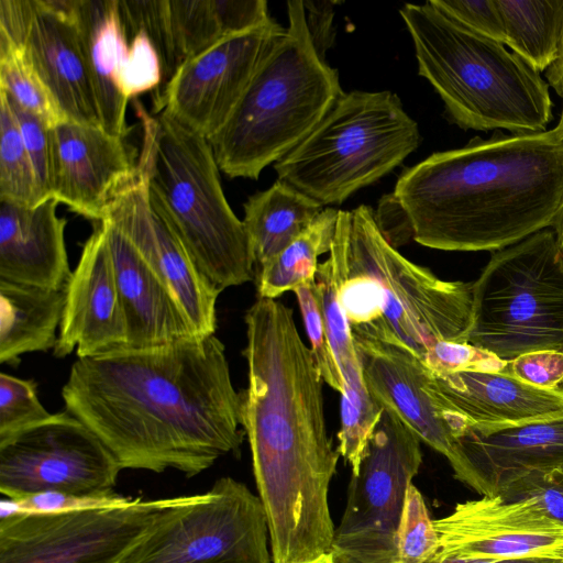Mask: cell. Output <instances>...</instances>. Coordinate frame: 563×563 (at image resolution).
Here are the masks:
<instances>
[{"mask_svg":"<svg viewBox=\"0 0 563 563\" xmlns=\"http://www.w3.org/2000/svg\"><path fill=\"white\" fill-rule=\"evenodd\" d=\"M166 503L0 519V563H123Z\"/></svg>","mask_w":563,"mask_h":563,"instance_id":"obj_13","label":"cell"},{"mask_svg":"<svg viewBox=\"0 0 563 563\" xmlns=\"http://www.w3.org/2000/svg\"><path fill=\"white\" fill-rule=\"evenodd\" d=\"M429 3L465 29L505 45V30L495 0H431Z\"/></svg>","mask_w":563,"mask_h":563,"instance_id":"obj_42","label":"cell"},{"mask_svg":"<svg viewBox=\"0 0 563 563\" xmlns=\"http://www.w3.org/2000/svg\"><path fill=\"white\" fill-rule=\"evenodd\" d=\"M467 343L504 362L563 351V253L552 228L492 255L472 284Z\"/></svg>","mask_w":563,"mask_h":563,"instance_id":"obj_9","label":"cell"},{"mask_svg":"<svg viewBox=\"0 0 563 563\" xmlns=\"http://www.w3.org/2000/svg\"><path fill=\"white\" fill-rule=\"evenodd\" d=\"M449 462L454 477L483 496L529 473L563 468V418L493 430L470 427Z\"/></svg>","mask_w":563,"mask_h":563,"instance_id":"obj_22","label":"cell"},{"mask_svg":"<svg viewBox=\"0 0 563 563\" xmlns=\"http://www.w3.org/2000/svg\"><path fill=\"white\" fill-rule=\"evenodd\" d=\"M338 214V209L324 208L308 229L255 272L258 298L276 299L313 284L318 257L332 247Z\"/></svg>","mask_w":563,"mask_h":563,"instance_id":"obj_31","label":"cell"},{"mask_svg":"<svg viewBox=\"0 0 563 563\" xmlns=\"http://www.w3.org/2000/svg\"><path fill=\"white\" fill-rule=\"evenodd\" d=\"M126 344V321L113 261L103 225L95 222L66 287L54 355L63 358L76 350L78 358H84Z\"/></svg>","mask_w":563,"mask_h":563,"instance_id":"obj_20","label":"cell"},{"mask_svg":"<svg viewBox=\"0 0 563 563\" xmlns=\"http://www.w3.org/2000/svg\"><path fill=\"white\" fill-rule=\"evenodd\" d=\"M261 498L225 476L206 493L167 498L123 563H273Z\"/></svg>","mask_w":563,"mask_h":563,"instance_id":"obj_10","label":"cell"},{"mask_svg":"<svg viewBox=\"0 0 563 563\" xmlns=\"http://www.w3.org/2000/svg\"><path fill=\"white\" fill-rule=\"evenodd\" d=\"M308 563H334L332 556L330 553H327V554H323L322 556L311 561V562H308Z\"/></svg>","mask_w":563,"mask_h":563,"instance_id":"obj_48","label":"cell"},{"mask_svg":"<svg viewBox=\"0 0 563 563\" xmlns=\"http://www.w3.org/2000/svg\"><path fill=\"white\" fill-rule=\"evenodd\" d=\"M563 563V562H562Z\"/></svg>","mask_w":563,"mask_h":563,"instance_id":"obj_50","label":"cell"},{"mask_svg":"<svg viewBox=\"0 0 563 563\" xmlns=\"http://www.w3.org/2000/svg\"><path fill=\"white\" fill-rule=\"evenodd\" d=\"M496 495L506 499L531 500L563 525V468L529 473L506 485Z\"/></svg>","mask_w":563,"mask_h":563,"instance_id":"obj_41","label":"cell"},{"mask_svg":"<svg viewBox=\"0 0 563 563\" xmlns=\"http://www.w3.org/2000/svg\"><path fill=\"white\" fill-rule=\"evenodd\" d=\"M134 104L143 132L137 167L152 203L221 292L254 280L249 238L224 196L208 140L164 111L150 114Z\"/></svg>","mask_w":563,"mask_h":563,"instance_id":"obj_6","label":"cell"},{"mask_svg":"<svg viewBox=\"0 0 563 563\" xmlns=\"http://www.w3.org/2000/svg\"><path fill=\"white\" fill-rule=\"evenodd\" d=\"M433 520L421 493L412 484L407 490L397 531V562L428 563L439 552Z\"/></svg>","mask_w":563,"mask_h":563,"instance_id":"obj_35","label":"cell"},{"mask_svg":"<svg viewBox=\"0 0 563 563\" xmlns=\"http://www.w3.org/2000/svg\"><path fill=\"white\" fill-rule=\"evenodd\" d=\"M62 397L122 470L192 477L238 452L245 435L241 395L214 334L78 358Z\"/></svg>","mask_w":563,"mask_h":563,"instance_id":"obj_1","label":"cell"},{"mask_svg":"<svg viewBox=\"0 0 563 563\" xmlns=\"http://www.w3.org/2000/svg\"><path fill=\"white\" fill-rule=\"evenodd\" d=\"M65 299L66 289L0 279V363L16 364L24 353L54 349Z\"/></svg>","mask_w":563,"mask_h":563,"instance_id":"obj_27","label":"cell"},{"mask_svg":"<svg viewBox=\"0 0 563 563\" xmlns=\"http://www.w3.org/2000/svg\"><path fill=\"white\" fill-rule=\"evenodd\" d=\"M286 29L272 19L230 35L187 60L155 91L153 113L164 111L209 140L229 119Z\"/></svg>","mask_w":563,"mask_h":563,"instance_id":"obj_14","label":"cell"},{"mask_svg":"<svg viewBox=\"0 0 563 563\" xmlns=\"http://www.w3.org/2000/svg\"><path fill=\"white\" fill-rule=\"evenodd\" d=\"M422 363L434 375L464 371L501 372L507 362L467 342L438 341L426 353Z\"/></svg>","mask_w":563,"mask_h":563,"instance_id":"obj_40","label":"cell"},{"mask_svg":"<svg viewBox=\"0 0 563 563\" xmlns=\"http://www.w3.org/2000/svg\"><path fill=\"white\" fill-rule=\"evenodd\" d=\"M563 205V139L475 136L404 170L375 212L396 247L409 238L443 251H499L551 228Z\"/></svg>","mask_w":563,"mask_h":563,"instance_id":"obj_3","label":"cell"},{"mask_svg":"<svg viewBox=\"0 0 563 563\" xmlns=\"http://www.w3.org/2000/svg\"><path fill=\"white\" fill-rule=\"evenodd\" d=\"M0 90L49 126L65 120L20 49L1 43Z\"/></svg>","mask_w":563,"mask_h":563,"instance_id":"obj_34","label":"cell"},{"mask_svg":"<svg viewBox=\"0 0 563 563\" xmlns=\"http://www.w3.org/2000/svg\"><path fill=\"white\" fill-rule=\"evenodd\" d=\"M285 35L264 58L223 126L208 140L221 172L257 179L301 143L344 92L316 52L302 1L287 2Z\"/></svg>","mask_w":563,"mask_h":563,"instance_id":"obj_7","label":"cell"},{"mask_svg":"<svg viewBox=\"0 0 563 563\" xmlns=\"http://www.w3.org/2000/svg\"><path fill=\"white\" fill-rule=\"evenodd\" d=\"M413 42L418 73L434 88L446 118L463 130L547 131L549 85L503 43L454 22L429 1L399 10Z\"/></svg>","mask_w":563,"mask_h":563,"instance_id":"obj_5","label":"cell"},{"mask_svg":"<svg viewBox=\"0 0 563 563\" xmlns=\"http://www.w3.org/2000/svg\"><path fill=\"white\" fill-rule=\"evenodd\" d=\"M353 339L373 399L450 461L456 439L468 424L434 395L429 368L404 347L354 335Z\"/></svg>","mask_w":563,"mask_h":563,"instance_id":"obj_19","label":"cell"},{"mask_svg":"<svg viewBox=\"0 0 563 563\" xmlns=\"http://www.w3.org/2000/svg\"><path fill=\"white\" fill-rule=\"evenodd\" d=\"M555 233L559 246L563 253V205L559 210L555 220L551 227Z\"/></svg>","mask_w":563,"mask_h":563,"instance_id":"obj_47","label":"cell"},{"mask_svg":"<svg viewBox=\"0 0 563 563\" xmlns=\"http://www.w3.org/2000/svg\"><path fill=\"white\" fill-rule=\"evenodd\" d=\"M548 85L563 98V32L556 60L545 70Z\"/></svg>","mask_w":563,"mask_h":563,"instance_id":"obj_46","label":"cell"},{"mask_svg":"<svg viewBox=\"0 0 563 563\" xmlns=\"http://www.w3.org/2000/svg\"><path fill=\"white\" fill-rule=\"evenodd\" d=\"M312 285L295 290L310 341L309 349L323 382L342 395L345 383L332 353Z\"/></svg>","mask_w":563,"mask_h":563,"instance_id":"obj_38","label":"cell"},{"mask_svg":"<svg viewBox=\"0 0 563 563\" xmlns=\"http://www.w3.org/2000/svg\"><path fill=\"white\" fill-rule=\"evenodd\" d=\"M344 274V252L335 233L329 257L319 263L313 290L321 310L328 340L343 376L342 397L358 399L369 396L350 324L339 302V287Z\"/></svg>","mask_w":563,"mask_h":563,"instance_id":"obj_30","label":"cell"},{"mask_svg":"<svg viewBox=\"0 0 563 563\" xmlns=\"http://www.w3.org/2000/svg\"><path fill=\"white\" fill-rule=\"evenodd\" d=\"M420 141L418 123L396 93L353 90L274 168L279 180L323 207L341 205L399 166Z\"/></svg>","mask_w":563,"mask_h":563,"instance_id":"obj_8","label":"cell"},{"mask_svg":"<svg viewBox=\"0 0 563 563\" xmlns=\"http://www.w3.org/2000/svg\"><path fill=\"white\" fill-rule=\"evenodd\" d=\"M0 93L7 99L18 123L24 145L32 161L43 199H51L52 126L41 118L23 109L4 91L0 90Z\"/></svg>","mask_w":563,"mask_h":563,"instance_id":"obj_39","label":"cell"},{"mask_svg":"<svg viewBox=\"0 0 563 563\" xmlns=\"http://www.w3.org/2000/svg\"><path fill=\"white\" fill-rule=\"evenodd\" d=\"M505 45L537 71L558 58L563 32V0H495Z\"/></svg>","mask_w":563,"mask_h":563,"instance_id":"obj_29","label":"cell"},{"mask_svg":"<svg viewBox=\"0 0 563 563\" xmlns=\"http://www.w3.org/2000/svg\"><path fill=\"white\" fill-rule=\"evenodd\" d=\"M51 136V198L93 223L103 221L112 201L139 179L124 137L68 120L53 125Z\"/></svg>","mask_w":563,"mask_h":563,"instance_id":"obj_17","label":"cell"},{"mask_svg":"<svg viewBox=\"0 0 563 563\" xmlns=\"http://www.w3.org/2000/svg\"><path fill=\"white\" fill-rule=\"evenodd\" d=\"M51 198L35 206L0 200V279L66 289L71 277L65 228Z\"/></svg>","mask_w":563,"mask_h":563,"instance_id":"obj_24","label":"cell"},{"mask_svg":"<svg viewBox=\"0 0 563 563\" xmlns=\"http://www.w3.org/2000/svg\"><path fill=\"white\" fill-rule=\"evenodd\" d=\"M420 439L384 408L353 475L329 553L334 563H398L406 494L422 462Z\"/></svg>","mask_w":563,"mask_h":563,"instance_id":"obj_11","label":"cell"},{"mask_svg":"<svg viewBox=\"0 0 563 563\" xmlns=\"http://www.w3.org/2000/svg\"><path fill=\"white\" fill-rule=\"evenodd\" d=\"M504 372L539 388H556L563 383V351H537L507 362Z\"/></svg>","mask_w":563,"mask_h":563,"instance_id":"obj_43","label":"cell"},{"mask_svg":"<svg viewBox=\"0 0 563 563\" xmlns=\"http://www.w3.org/2000/svg\"><path fill=\"white\" fill-rule=\"evenodd\" d=\"M243 224L255 272L298 238L324 207L285 181L277 180L244 203Z\"/></svg>","mask_w":563,"mask_h":563,"instance_id":"obj_28","label":"cell"},{"mask_svg":"<svg viewBox=\"0 0 563 563\" xmlns=\"http://www.w3.org/2000/svg\"><path fill=\"white\" fill-rule=\"evenodd\" d=\"M430 386L468 428L493 430L563 418V386L534 387L504 371L432 374Z\"/></svg>","mask_w":563,"mask_h":563,"instance_id":"obj_23","label":"cell"},{"mask_svg":"<svg viewBox=\"0 0 563 563\" xmlns=\"http://www.w3.org/2000/svg\"><path fill=\"white\" fill-rule=\"evenodd\" d=\"M244 321L241 424L267 516L272 561L308 563L329 553L335 532L328 494L340 454L327 430L324 382L290 308L257 298Z\"/></svg>","mask_w":563,"mask_h":563,"instance_id":"obj_2","label":"cell"},{"mask_svg":"<svg viewBox=\"0 0 563 563\" xmlns=\"http://www.w3.org/2000/svg\"><path fill=\"white\" fill-rule=\"evenodd\" d=\"M0 200L26 206L45 201L7 99L0 93Z\"/></svg>","mask_w":563,"mask_h":563,"instance_id":"obj_32","label":"cell"},{"mask_svg":"<svg viewBox=\"0 0 563 563\" xmlns=\"http://www.w3.org/2000/svg\"><path fill=\"white\" fill-rule=\"evenodd\" d=\"M33 379L0 374V439L30 428L48 417Z\"/></svg>","mask_w":563,"mask_h":563,"instance_id":"obj_37","label":"cell"},{"mask_svg":"<svg viewBox=\"0 0 563 563\" xmlns=\"http://www.w3.org/2000/svg\"><path fill=\"white\" fill-rule=\"evenodd\" d=\"M156 47L162 88L187 60L221 40L265 24V0H124ZM158 88V89H159Z\"/></svg>","mask_w":563,"mask_h":563,"instance_id":"obj_21","label":"cell"},{"mask_svg":"<svg viewBox=\"0 0 563 563\" xmlns=\"http://www.w3.org/2000/svg\"><path fill=\"white\" fill-rule=\"evenodd\" d=\"M335 233L344 252L339 302L354 336L421 361L438 341L467 342L472 284L443 280L402 256L368 206L339 210Z\"/></svg>","mask_w":563,"mask_h":563,"instance_id":"obj_4","label":"cell"},{"mask_svg":"<svg viewBox=\"0 0 563 563\" xmlns=\"http://www.w3.org/2000/svg\"><path fill=\"white\" fill-rule=\"evenodd\" d=\"M133 499L114 492L99 495L43 492L22 498L2 499L0 519L18 515H51L115 508L129 505Z\"/></svg>","mask_w":563,"mask_h":563,"instance_id":"obj_36","label":"cell"},{"mask_svg":"<svg viewBox=\"0 0 563 563\" xmlns=\"http://www.w3.org/2000/svg\"><path fill=\"white\" fill-rule=\"evenodd\" d=\"M428 563H562V561L540 558L499 560L488 558L443 555L438 553Z\"/></svg>","mask_w":563,"mask_h":563,"instance_id":"obj_45","label":"cell"},{"mask_svg":"<svg viewBox=\"0 0 563 563\" xmlns=\"http://www.w3.org/2000/svg\"><path fill=\"white\" fill-rule=\"evenodd\" d=\"M0 43L20 49L65 120L100 125L70 0H0Z\"/></svg>","mask_w":563,"mask_h":563,"instance_id":"obj_15","label":"cell"},{"mask_svg":"<svg viewBox=\"0 0 563 563\" xmlns=\"http://www.w3.org/2000/svg\"><path fill=\"white\" fill-rule=\"evenodd\" d=\"M70 8L100 125L110 134L125 137L129 100L119 87V75L126 41L119 0H70Z\"/></svg>","mask_w":563,"mask_h":563,"instance_id":"obj_26","label":"cell"},{"mask_svg":"<svg viewBox=\"0 0 563 563\" xmlns=\"http://www.w3.org/2000/svg\"><path fill=\"white\" fill-rule=\"evenodd\" d=\"M119 228L173 295L198 335L217 329V299L221 291L200 272L192 257L152 203L148 186L139 179L109 207L107 218Z\"/></svg>","mask_w":563,"mask_h":563,"instance_id":"obj_18","label":"cell"},{"mask_svg":"<svg viewBox=\"0 0 563 563\" xmlns=\"http://www.w3.org/2000/svg\"><path fill=\"white\" fill-rule=\"evenodd\" d=\"M439 554L563 562V525L528 499L483 496L433 520Z\"/></svg>","mask_w":563,"mask_h":563,"instance_id":"obj_16","label":"cell"},{"mask_svg":"<svg viewBox=\"0 0 563 563\" xmlns=\"http://www.w3.org/2000/svg\"><path fill=\"white\" fill-rule=\"evenodd\" d=\"M555 129L559 131L561 137L563 139V108H562L560 119H559V122H558V125L555 126Z\"/></svg>","mask_w":563,"mask_h":563,"instance_id":"obj_49","label":"cell"},{"mask_svg":"<svg viewBox=\"0 0 563 563\" xmlns=\"http://www.w3.org/2000/svg\"><path fill=\"white\" fill-rule=\"evenodd\" d=\"M120 16L125 33V55L119 75V87L130 100L163 82L162 63L156 47L139 21L119 0Z\"/></svg>","mask_w":563,"mask_h":563,"instance_id":"obj_33","label":"cell"},{"mask_svg":"<svg viewBox=\"0 0 563 563\" xmlns=\"http://www.w3.org/2000/svg\"><path fill=\"white\" fill-rule=\"evenodd\" d=\"M307 29L317 54L324 59L334 40L333 4L330 1H302Z\"/></svg>","mask_w":563,"mask_h":563,"instance_id":"obj_44","label":"cell"},{"mask_svg":"<svg viewBox=\"0 0 563 563\" xmlns=\"http://www.w3.org/2000/svg\"><path fill=\"white\" fill-rule=\"evenodd\" d=\"M121 470L98 435L68 411L0 439V493L7 498L109 494Z\"/></svg>","mask_w":563,"mask_h":563,"instance_id":"obj_12","label":"cell"},{"mask_svg":"<svg viewBox=\"0 0 563 563\" xmlns=\"http://www.w3.org/2000/svg\"><path fill=\"white\" fill-rule=\"evenodd\" d=\"M125 316L130 349H145L198 335L188 318L133 244L111 221H101Z\"/></svg>","mask_w":563,"mask_h":563,"instance_id":"obj_25","label":"cell"}]
</instances>
